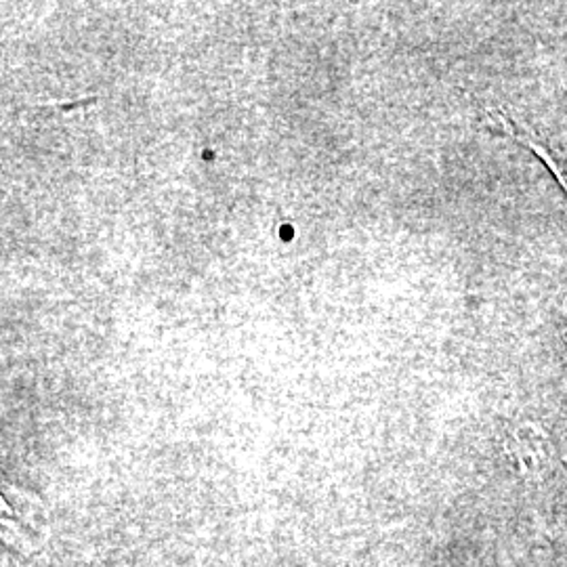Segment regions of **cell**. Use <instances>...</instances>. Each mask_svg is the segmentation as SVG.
I'll return each mask as SVG.
<instances>
[{
	"mask_svg": "<svg viewBox=\"0 0 567 567\" xmlns=\"http://www.w3.org/2000/svg\"><path fill=\"white\" fill-rule=\"evenodd\" d=\"M489 118L496 126H501V131H505L508 137L526 145L527 150H532L543 163L547 164L548 168L553 171V175L559 179L567 192V156L561 150H557L553 143L538 137L534 131H529L524 124H519L513 118H508L498 110H489Z\"/></svg>",
	"mask_w": 567,
	"mask_h": 567,
	"instance_id": "1",
	"label": "cell"
},
{
	"mask_svg": "<svg viewBox=\"0 0 567 567\" xmlns=\"http://www.w3.org/2000/svg\"><path fill=\"white\" fill-rule=\"evenodd\" d=\"M100 102L97 95L93 97H84V100H74V102L65 103H41V105H25L20 107L25 114H39V116H49V114H60V112H72L82 105H91V103Z\"/></svg>",
	"mask_w": 567,
	"mask_h": 567,
	"instance_id": "2",
	"label": "cell"
}]
</instances>
